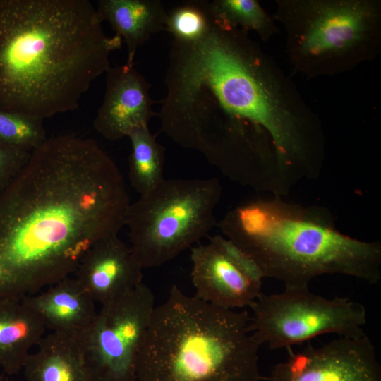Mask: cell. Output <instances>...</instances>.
I'll use <instances>...</instances> for the list:
<instances>
[{
    "instance_id": "cell-1",
    "label": "cell",
    "mask_w": 381,
    "mask_h": 381,
    "mask_svg": "<svg viewBox=\"0 0 381 381\" xmlns=\"http://www.w3.org/2000/svg\"><path fill=\"white\" fill-rule=\"evenodd\" d=\"M131 204L115 162L92 139L47 138L0 192V298H24L74 274Z\"/></svg>"
},
{
    "instance_id": "cell-6",
    "label": "cell",
    "mask_w": 381,
    "mask_h": 381,
    "mask_svg": "<svg viewBox=\"0 0 381 381\" xmlns=\"http://www.w3.org/2000/svg\"><path fill=\"white\" fill-rule=\"evenodd\" d=\"M293 70L310 80L374 61L381 52L380 0H276Z\"/></svg>"
},
{
    "instance_id": "cell-12",
    "label": "cell",
    "mask_w": 381,
    "mask_h": 381,
    "mask_svg": "<svg viewBox=\"0 0 381 381\" xmlns=\"http://www.w3.org/2000/svg\"><path fill=\"white\" fill-rule=\"evenodd\" d=\"M106 73L104 99L93 122L97 132L116 140L128 137L135 128L148 126L156 114L149 92L150 83L134 65L110 66Z\"/></svg>"
},
{
    "instance_id": "cell-21",
    "label": "cell",
    "mask_w": 381,
    "mask_h": 381,
    "mask_svg": "<svg viewBox=\"0 0 381 381\" xmlns=\"http://www.w3.org/2000/svg\"><path fill=\"white\" fill-rule=\"evenodd\" d=\"M43 121L0 110V142L32 152L47 138Z\"/></svg>"
},
{
    "instance_id": "cell-5",
    "label": "cell",
    "mask_w": 381,
    "mask_h": 381,
    "mask_svg": "<svg viewBox=\"0 0 381 381\" xmlns=\"http://www.w3.org/2000/svg\"><path fill=\"white\" fill-rule=\"evenodd\" d=\"M218 63L240 115L270 135L294 183L317 179L325 159L324 128L294 82L238 28L222 27Z\"/></svg>"
},
{
    "instance_id": "cell-14",
    "label": "cell",
    "mask_w": 381,
    "mask_h": 381,
    "mask_svg": "<svg viewBox=\"0 0 381 381\" xmlns=\"http://www.w3.org/2000/svg\"><path fill=\"white\" fill-rule=\"evenodd\" d=\"M47 330L76 337L93 321L96 303L75 277L23 298Z\"/></svg>"
},
{
    "instance_id": "cell-20",
    "label": "cell",
    "mask_w": 381,
    "mask_h": 381,
    "mask_svg": "<svg viewBox=\"0 0 381 381\" xmlns=\"http://www.w3.org/2000/svg\"><path fill=\"white\" fill-rule=\"evenodd\" d=\"M212 21L209 1H188L168 13L166 30L175 40L193 41L207 32Z\"/></svg>"
},
{
    "instance_id": "cell-7",
    "label": "cell",
    "mask_w": 381,
    "mask_h": 381,
    "mask_svg": "<svg viewBox=\"0 0 381 381\" xmlns=\"http://www.w3.org/2000/svg\"><path fill=\"white\" fill-rule=\"evenodd\" d=\"M218 179H164L131 203L125 218L143 269L159 267L206 237L217 224Z\"/></svg>"
},
{
    "instance_id": "cell-11",
    "label": "cell",
    "mask_w": 381,
    "mask_h": 381,
    "mask_svg": "<svg viewBox=\"0 0 381 381\" xmlns=\"http://www.w3.org/2000/svg\"><path fill=\"white\" fill-rule=\"evenodd\" d=\"M270 381H381L375 349L366 334L339 337L291 352L272 369Z\"/></svg>"
},
{
    "instance_id": "cell-2",
    "label": "cell",
    "mask_w": 381,
    "mask_h": 381,
    "mask_svg": "<svg viewBox=\"0 0 381 381\" xmlns=\"http://www.w3.org/2000/svg\"><path fill=\"white\" fill-rule=\"evenodd\" d=\"M121 42L88 0H0V110L43 121L77 109Z\"/></svg>"
},
{
    "instance_id": "cell-4",
    "label": "cell",
    "mask_w": 381,
    "mask_h": 381,
    "mask_svg": "<svg viewBox=\"0 0 381 381\" xmlns=\"http://www.w3.org/2000/svg\"><path fill=\"white\" fill-rule=\"evenodd\" d=\"M246 311L221 308L173 285L155 306L137 362L138 381H262L261 345Z\"/></svg>"
},
{
    "instance_id": "cell-9",
    "label": "cell",
    "mask_w": 381,
    "mask_h": 381,
    "mask_svg": "<svg viewBox=\"0 0 381 381\" xmlns=\"http://www.w3.org/2000/svg\"><path fill=\"white\" fill-rule=\"evenodd\" d=\"M143 283L103 306L77 338L89 381H138V354L155 308Z\"/></svg>"
},
{
    "instance_id": "cell-17",
    "label": "cell",
    "mask_w": 381,
    "mask_h": 381,
    "mask_svg": "<svg viewBox=\"0 0 381 381\" xmlns=\"http://www.w3.org/2000/svg\"><path fill=\"white\" fill-rule=\"evenodd\" d=\"M22 371L26 381H89L77 338L64 333L45 334Z\"/></svg>"
},
{
    "instance_id": "cell-22",
    "label": "cell",
    "mask_w": 381,
    "mask_h": 381,
    "mask_svg": "<svg viewBox=\"0 0 381 381\" xmlns=\"http://www.w3.org/2000/svg\"><path fill=\"white\" fill-rule=\"evenodd\" d=\"M30 153L26 150L0 142V192L20 172Z\"/></svg>"
},
{
    "instance_id": "cell-18",
    "label": "cell",
    "mask_w": 381,
    "mask_h": 381,
    "mask_svg": "<svg viewBox=\"0 0 381 381\" xmlns=\"http://www.w3.org/2000/svg\"><path fill=\"white\" fill-rule=\"evenodd\" d=\"M131 144L128 176L134 190L143 195L164 179V148L148 126L133 130L128 136Z\"/></svg>"
},
{
    "instance_id": "cell-15",
    "label": "cell",
    "mask_w": 381,
    "mask_h": 381,
    "mask_svg": "<svg viewBox=\"0 0 381 381\" xmlns=\"http://www.w3.org/2000/svg\"><path fill=\"white\" fill-rule=\"evenodd\" d=\"M47 329L23 298H0V368L7 375L22 371Z\"/></svg>"
},
{
    "instance_id": "cell-13",
    "label": "cell",
    "mask_w": 381,
    "mask_h": 381,
    "mask_svg": "<svg viewBox=\"0 0 381 381\" xmlns=\"http://www.w3.org/2000/svg\"><path fill=\"white\" fill-rule=\"evenodd\" d=\"M143 268L117 235L104 238L83 257L75 279L95 303H110L142 284Z\"/></svg>"
},
{
    "instance_id": "cell-8",
    "label": "cell",
    "mask_w": 381,
    "mask_h": 381,
    "mask_svg": "<svg viewBox=\"0 0 381 381\" xmlns=\"http://www.w3.org/2000/svg\"><path fill=\"white\" fill-rule=\"evenodd\" d=\"M250 308L252 334L271 349L290 348L325 334L344 337L365 334L367 312L362 304L345 297L327 298L308 286L262 292Z\"/></svg>"
},
{
    "instance_id": "cell-23",
    "label": "cell",
    "mask_w": 381,
    "mask_h": 381,
    "mask_svg": "<svg viewBox=\"0 0 381 381\" xmlns=\"http://www.w3.org/2000/svg\"><path fill=\"white\" fill-rule=\"evenodd\" d=\"M0 381H4L2 379L0 378Z\"/></svg>"
},
{
    "instance_id": "cell-3",
    "label": "cell",
    "mask_w": 381,
    "mask_h": 381,
    "mask_svg": "<svg viewBox=\"0 0 381 381\" xmlns=\"http://www.w3.org/2000/svg\"><path fill=\"white\" fill-rule=\"evenodd\" d=\"M260 270L285 287L308 286L324 274L381 279V243L341 233L326 207L256 197L231 208L217 224Z\"/></svg>"
},
{
    "instance_id": "cell-16",
    "label": "cell",
    "mask_w": 381,
    "mask_h": 381,
    "mask_svg": "<svg viewBox=\"0 0 381 381\" xmlns=\"http://www.w3.org/2000/svg\"><path fill=\"white\" fill-rule=\"evenodd\" d=\"M96 11L101 22L107 21L126 43L129 65L139 47L166 30L168 13L158 0H99Z\"/></svg>"
},
{
    "instance_id": "cell-10",
    "label": "cell",
    "mask_w": 381,
    "mask_h": 381,
    "mask_svg": "<svg viewBox=\"0 0 381 381\" xmlns=\"http://www.w3.org/2000/svg\"><path fill=\"white\" fill-rule=\"evenodd\" d=\"M195 296L214 306L250 307L262 293L264 279L257 265L226 238L217 235L191 250Z\"/></svg>"
},
{
    "instance_id": "cell-19",
    "label": "cell",
    "mask_w": 381,
    "mask_h": 381,
    "mask_svg": "<svg viewBox=\"0 0 381 381\" xmlns=\"http://www.w3.org/2000/svg\"><path fill=\"white\" fill-rule=\"evenodd\" d=\"M209 4L214 19L231 28L255 32L262 42L279 32L273 15L257 0H214Z\"/></svg>"
}]
</instances>
